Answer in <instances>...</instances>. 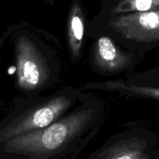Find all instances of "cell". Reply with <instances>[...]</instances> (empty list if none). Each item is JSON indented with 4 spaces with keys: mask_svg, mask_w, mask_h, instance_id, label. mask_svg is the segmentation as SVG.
I'll list each match as a JSON object with an SVG mask.
<instances>
[{
    "mask_svg": "<svg viewBox=\"0 0 159 159\" xmlns=\"http://www.w3.org/2000/svg\"><path fill=\"white\" fill-rule=\"evenodd\" d=\"M82 91L71 85L47 96H23L15 99L0 120V143L48 127L72 110Z\"/></svg>",
    "mask_w": 159,
    "mask_h": 159,
    "instance_id": "obj_3",
    "label": "cell"
},
{
    "mask_svg": "<svg viewBox=\"0 0 159 159\" xmlns=\"http://www.w3.org/2000/svg\"><path fill=\"white\" fill-rule=\"evenodd\" d=\"M102 33L144 55L159 43V10L97 17L88 22L86 35Z\"/></svg>",
    "mask_w": 159,
    "mask_h": 159,
    "instance_id": "obj_4",
    "label": "cell"
},
{
    "mask_svg": "<svg viewBox=\"0 0 159 159\" xmlns=\"http://www.w3.org/2000/svg\"><path fill=\"white\" fill-rule=\"evenodd\" d=\"M9 35V30H8L7 31H6V33H5L4 34L2 35V37L0 38V65H1V50H2V47L3 46V43H4L5 42V40H6V38H7L8 36Z\"/></svg>",
    "mask_w": 159,
    "mask_h": 159,
    "instance_id": "obj_9",
    "label": "cell"
},
{
    "mask_svg": "<svg viewBox=\"0 0 159 159\" xmlns=\"http://www.w3.org/2000/svg\"><path fill=\"white\" fill-rule=\"evenodd\" d=\"M105 117L103 103L82 91L77 105L55 122L0 143V158H75L97 134Z\"/></svg>",
    "mask_w": 159,
    "mask_h": 159,
    "instance_id": "obj_1",
    "label": "cell"
},
{
    "mask_svg": "<svg viewBox=\"0 0 159 159\" xmlns=\"http://www.w3.org/2000/svg\"><path fill=\"white\" fill-rule=\"evenodd\" d=\"M147 135L142 129L131 128L115 135L89 158L146 159L151 158Z\"/></svg>",
    "mask_w": 159,
    "mask_h": 159,
    "instance_id": "obj_6",
    "label": "cell"
},
{
    "mask_svg": "<svg viewBox=\"0 0 159 159\" xmlns=\"http://www.w3.org/2000/svg\"><path fill=\"white\" fill-rule=\"evenodd\" d=\"M80 5L75 3L71 6L68 21V44L71 58L79 61L82 54L84 37L86 34L87 24Z\"/></svg>",
    "mask_w": 159,
    "mask_h": 159,
    "instance_id": "obj_7",
    "label": "cell"
},
{
    "mask_svg": "<svg viewBox=\"0 0 159 159\" xmlns=\"http://www.w3.org/2000/svg\"><path fill=\"white\" fill-rule=\"evenodd\" d=\"M89 37L94 39L90 48L91 68L101 76L130 72L143 57L140 53L126 48L108 34L96 33Z\"/></svg>",
    "mask_w": 159,
    "mask_h": 159,
    "instance_id": "obj_5",
    "label": "cell"
},
{
    "mask_svg": "<svg viewBox=\"0 0 159 159\" xmlns=\"http://www.w3.org/2000/svg\"><path fill=\"white\" fill-rule=\"evenodd\" d=\"M33 26L10 27L16 67L15 87L23 96H37L54 86L61 70L55 49ZM44 33V32H43Z\"/></svg>",
    "mask_w": 159,
    "mask_h": 159,
    "instance_id": "obj_2",
    "label": "cell"
},
{
    "mask_svg": "<svg viewBox=\"0 0 159 159\" xmlns=\"http://www.w3.org/2000/svg\"><path fill=\"white\" fill-rule=\"evenodd\" d=\"M152 10H159V0H110L105 2L96 16L109 17Z\"/></svg>",
    "mask_w": 159,
    "mask_h": 159,
    "instance_id": "obj_8",
    "label": "cell"
}]
</instances>
